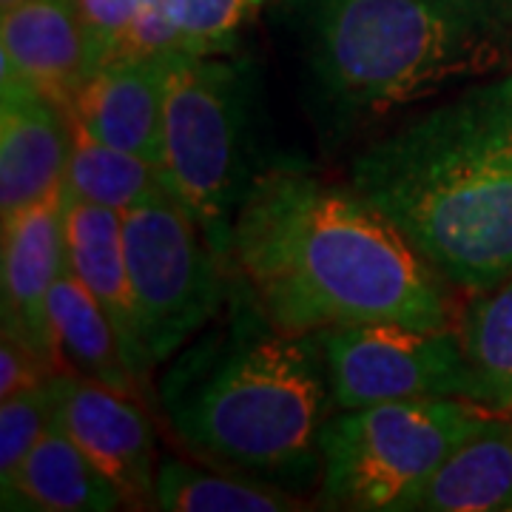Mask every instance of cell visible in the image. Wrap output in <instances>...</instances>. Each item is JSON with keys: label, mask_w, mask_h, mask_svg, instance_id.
I'll list each match as a JSON object with an SVG mask.
<instances>
[{"label": "cell", "mask_w": 512, "mask_h": 512, "mask_svg": "<svg viewBox=\"0 0 512 512\" xmlns=\"http://www.w3.org/2000/svg\"><path fill=\"white\" fill-rule=\"evenodd\" d=\"M55 370H60V367L52 365L49 359H43L37 350L23 345L15 336L3 333V345H0V399L15 396L20 390L43 387Z\"/></svg>", "instance_id": "cell-25"}, {"label": "cell", "mask_w": 512, "mask_h": 512, "mask_svg": "<svg viewBox=\"0 0 512 512\" xmlns=\"http://www.w3.org/2000/svg\"><path fill=\"white\" fill-rule=\"evenodd\" d=\"M89 35L94 69L120 55L131 23L137 18L140 0H74Z\"/></svg>", "instance_id": "cell-24"}, {"label": "cell", "mask_w": 512, "mask_h": 512, "mask_svg": "<svg viewBox=\"0 0 512 512\" xmlns=\"http://www.w3.org/2000/svg\"><path fill=\"white\" fill-rule=\"evenodd\" d=\"M231 268L285 333L359 322L453 325L441 279L353 188L308 171L256 177L231 231Z\"/></svg>", "instance_id": "cell-1"}, {"label": "cell", "mask_w": 512, "mask_h": 512, "mask_svg": "<svg viewBox=\"0 0 512 512\" xmlns=\"http://www.w3.org/2000/svg\"><path fill=\"white\" fill-rule=\"evenodd\" d=\"M168 55H117L97 66L69 117L106 146L137 154L160 171Z\"/></svg>", "instance_id": "cell-12"}, {"label": "cell", "mask_w": 512, "mask_h": 512, "mask_svg": "<svg viewBox=\"0 0 512 512\" xmlns=\"http://www.w3.org/2000/svg\"><path fill=\"white\" fill-rule=\"evenodd\" d=\"M393 512H512V413H490Z\"/></svg>", "instance_id": "cell-15"}, {"label": "cell", "mask_w": 512, "mask_h": 512, "mask_svg": "<svg viewBox=\"0 0 512 512\" xmlns=\"http://www.w3.org/2000/svg\"><path fill=\"white\" fill-rule=\"evenodd\" d=\"M123 248L143 342L154 367L165 365L220 316L234 285L231 262L171 194L123 214Z\"/></svg>", "instance_id": "cell-7"}, {"label": "cell", "mask_w": 512, "mask_h": 512, "mask_svg": "<svg viewBox=\"0 0 512 512\" xmlns=\"http://www.w3.org/2000/svg\"><path fill=\"white\" fill-rule=\"evenodd\" d=\"M49 396L57 424L89 456L94 467L123 493L131 510L154 507L157 433L143 399L114 390L60 367L49 376Z\"/></svg>", "instance_id": "cell-9"}, {"label": "cell", "mask_w": 512, "mask_h": 512, "mask_svg": "<svg viewBox=\"0 0 512 512\" xmlns=\"http://www.w3.org/2000/svg\"><path fill=\"white\" fill-rule=\"evenodd\" d=\"M3 510L111 512L126 507L123 493L94 467L55 413L12 478L0 481Z\"/></svg>", "instance_id": "cell-16"}, {"label": "cell", "mask_w": 512, "mask_h": 512, "mask_svg": "<svg viewBox=\"0 0 512 512\" xmlns=\"http://www.w3.org/2000/svg\"><path fill=\"white\" fill-rule=\"evenodd\" d=\"M0 211L12 217L63 188L69 114L15 72H0Z\"/></svg>", "instance_id": "cell-11"}, {"label": "cell", "mask_w": 512, "mask_h": 512, "mask_svg": "<svg viewBox=\"0 0 512 512\" xmlns=\"http://www.w3.org/2000/svg\"><path fill=\"white\" fill-rule=\"evenodd\" d=\"M183 46V0H140L120 55H174Z\"/></svg>", "instance_id": "cell-23"}, {"label": "cell", "mask_w": 512, "mask_h": 512, "mask_svg": "<svg viewBox=\"0 0 512 512\" xmlns=\"http://www.w3.org/2000/svg\"><path fill=\"white\" fill-rule=\"evenodd\" d=\"M154 507L165 512H293L305 510L302 495L262 478L211 464L163 458L157 467Z\"/></svg>", "instance_id": "cell-18"}, {"label": "cell", "mask_w": 512, "mask_h": 512, "mask_svg": "<svg viewBox=\"0 0 512 512\" xmlns=\"http://www.w3.org/2000/svg\"><path fill=\"white\" fill-rule=\"evenodd\" d=\"M72 128V148L66 165V194L77 200L106 205L120 214L131 208L168 194L160 171L137 154L106 146L94 140L86 128L69 117Z\"/></svg>", "instance_id": "cell-20"}, {"label": "cell", "mask_w": 512, "mask_h": 512, "mask_svg": "<svg viewBox=\"0 0 512 512\" xmlns=\"http://www.w3.org/2000/svg\"><path fill=\"white\" fill-rule=\"evenodd\" d=\"M325 134L512 72V0H288Z\"/></svg>", "instance_id": "cell-4"}, {"label": "cell", "mask_w": 512, "mask_h": 512, "mask_svg": "<svg viewBox=\"0 0 512 512\" xmlns=\"http://www.w3.org/2000/svg\"><path fill=\"white\" fill-rule=\"evenodd\" d=\"M490 413L458 396H421L330 416L319 507L393 512Z\"/></svg>", "instance_id": "cell-6"}, {"label": "cell", "mask_w": 512, "mask_h": 512, "mask_svg": "<svg viewBox=\"0 0 512 512\" xmlns=\"http://www.w3.org/2000/svg\"><path fill=\"white\" fill-rule=\"evenodd\" d=\"M254 0H183V46L191 55H231Z\"/></svg>", "instance_id": "cell-22"}, {"label": "cell", "mask_w": 512, "mask_h": 512, "mask_svg": "<svg viewBox=\"0 0 512 512\" xmlns=\"http://www.w3.org/2000/svg\"><path fill=\"white\" fill-rule=\"evenodd\" d=\"M350 188L461 293L512 276V72L464 86L350 163Z\"/></svg>", "instance_id": "cell-3"}, {"label": "cell", "mask_w": 512, "mask_h": 512, "mask_svg": "<svg viewBox=\"0 0 512 512\" xmlns=\"http://www.w3.org/2000/svg\"><path fill=\"white\" fill-rule=\"evenodd\" d=\"M254 66L231 55H168L160 177L171 200L231 262V231L254 188Z\"/></svg>", "instance_id": "cell-5"}, {"label": "cell", "mask_w": 512, "mask_h": 512, "mask_svg": "<svg viewBox=\"0 0 512 512\" xmlns=\"http://www.w3.org/2000/svg\"><path fill=\"white\" fill-rule=\"evenodd\" d=\"M470 370V402L512 413V276L476 293L458 322Z\"/></svg>", "instance_id": "cell-19"}, {"label": "cell", "mask_w": 512, "mask_h": 512, "mask_svg": "<svg viewBox=\"0 0 512 512\" xmlns=\"http://www.w3.org/2000/svg\"><path fill=\"white\" fill-rule=\"evenodd\" d=\"M23 0H0V9H12V6H18Z\"/></svg>", "instance_id": "cell-26"}, {"label": "cell", "mask_w": 512, "mask_h": 512, "mask_svg": "<svg viewBox=\"0 0 512 512\" xmlns=\"http://www.w3.org/2000/svg\"><path fill=\"white\" fill-rule=\"evenodd\" d=\"M66 251L69 268L89 288L117 333L128 370L146 387L154 362L140 333V316L128 276L123 214L66 194Z\"/></svg>", "instance_id": "cell-14"}, {"label": "cell", "mask_w": 512, "mask_h": 512, "mask_svg": "<svg viewBox=\"0 0 512 512\" xmlns=\"http://www.w3.org/2000/svg\"><path fill=\"white\" fill-rule=\"evenodd\" d=\"M336 410L470 393V370L458 325L413 328L359 322L319 330Z\"/></svg>", "instance_id": "cell-8"}, {"label": "cell", "mask_w": 512, "mask_h": 512, "mask_svg": "<svg viewBox=\"0 0 512 512\" xmlns=\"http://www.w3.org/2000/svg\"><path fill=\"white\" fill-rule=\"evenodd\" d=\"M49 322L55 336L60 367L66 365L80 376L109 384L128 396L148 399V390L128 370L117 333L89 288L66 265L49 293Z\"/></svg>", "instance_id": "cell-17"}, {"label": "cell", "mask_w": 512, "mask_h": 512, "mask_svg": "<svg viewBox=\"0 0 512 512\" xmlns=\"http://www.w3.org/2000/svg\"><path fill=\"white\" fill-rule=\"evenodd\" d=\"M157 404L177 441L211 467L299 495L322 481L333 396L319 330L271 325L237 271L220 316L168 359Z\"/></svg>", "instance_id": "cell-2"}, {"label": "cell", "mask_w": 512, "mask_h": 512, "mask_svg": "<svg viewBox=\"0 0 512 512\" xmlns=\"http://www.w3.org/2000/svg\"><path fill=\"white\" fill-rule=\"evenodd\" d=\"M254 3H256V6H259V3H262V0H254Z\"/></svg>", "instance_id": "cell-27"}, {"label": "cell", "mask_w": 512, "mask_h": 512, "mask_svg": "<svg viewBox=\"0 0 512 512\" xmlns=\"http://www.w3.org/2000/svg\"><path fill=\"white\" fill-rule=\"evenodd\" d=\"M69 265L66 188L3 217V333L60 367L49 322V293Z\"/></svg>", "instance_id": "cell-10"}, {"label": "cell", "mask_w": 512, "mask_h": 512, "mask_svg": "<svg viewBox=\"0 0 512 512\" xmlns=\"http://www.w3.org/2000/svg\"><path fill=\"white\" fill-rule=\"evenodd\" d=\"M0 63L69 114L94 72L92 46L77 3L23 0L3 9Z\"/></svg>", "instance_id": "cell-13"}, {"label": "cell", "mask_w": 512, "mask_h": 512, "mask_svg": "<svg viewBox=\"0 0 512 512\" xmlns=\"http://www.w3.org/2000/svg\"><path fill=\"white\" fill-rule=\"evenodd\" d=\"M52 421L49 387L20 390L0 399V481L12 478Z\"/></svg>", "instance_id": "cell-21"}]
</instances>
